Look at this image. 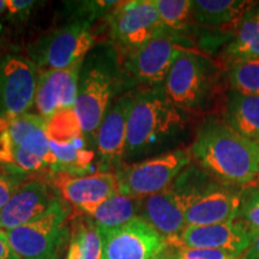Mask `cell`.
I'll use <instances>...</instances> for the list:
<instances>
[{"mask_svg": "<svg viewBox=\"0 0 259 259\" xmlns=\"http://www.w3.org/2000/svg\"><path fill=\"white\" fill-rule=\"evenodd\" d=\"M192 162L220 183L251 187L255 185L258 143L234 131L216 116H209L197 128L190 147Z\"/></svg>", "mask_w": 259, "mask_h": 259, "instance_id": "1", "label": "cell"}, {"mask_svg": "<svg viewBox=\"0 0 259 259\" xmlns=\"http://www.w3.org/2000/svg\"><path fill=\"white\" fill-rule=\"evenodd\" d=\"M127 92L132 89L115 48L111 42L97 44L83 60L74 105L84 138H93L95 144L97 130L107 111L114 100Z\"/></svg>", "mask_w": 259, "mask_h": 259, "instance_id": "2", "label": "cell"}, {"mask_svg": "<svg viewBox=\"0 0 259 259\" xmlns=\"http://www.w3.org/2000/svg\"><path fill=\"white\" fill-rule=\"evenodd\" d=\"M187 114L168 99L162 87L136 89L128 114L125 160L168 147L185 131Z\"/></svg>", "mask_w": 259, "mask_h": 259, "instance_id": "3", "label": "cell"}, {"mask_svg": "<svg viewBox=\"0 0 259 259\" xmlns=\"http://www.w3.org/2000/svg\"><path fill=\"white\" fill-rule=\"evenodd\" d=\"M215 181L192 162L167 190L138 200V218L156 229L168 245L178 246L186 228L187 210Z\"/></svg>", "mask_w": 259, "mask_h": 259, "instance_id": "4", "label": "cell"}, {"mask_svg": "<svg viewBox=\"0 0 259 259\" xmlns=\"http://www.w3.org/2000/svg\"><path fill=\"white\" fill-rule=\"evenodd\" d=\"M218 87V66L199 52L183 48L162 88L173 105L189 115L202 114L211 109Z\"/></svg>", "mask_w": 259, "mask_h": 259, "instance_id": "5", "label": "cell"}, {"mask_svg": "<svg viewBox=\"0 0 259 259\" xmlns=\"http://www.w3.org/2000/svg\"><path fill=\"white\" fill-rule=\"evenodd\" d=\"M70 213L69 204L57 196L34 221L5 232L10 245L22 259H59L70 238Z\"/></svg>", "mask_w": 259, "mask_h": 259, "instance_id": "6", "label": "cell"}, {"mask_svg": "<svg viewBox=\"0 0 259 259\" xmlns=\"http://www.w3.org/2000/svg\"><path fill=\"white\" fill-rule=\"evenodd\" d=\"M88 22L73 21L48 31L29 48V59L38 73L64 70L84 60L96 46V36Z\"/></svg>", "mask_w": 259, "mask_h": 259, "instance_id": "7", "label": "cell"}, {"mask_svg": "<svg viewBox=\"0 0 259 259\" xmlns=\"http://www.w3.org/2000/svg\"><path fill=\"white\" fill-rule=\"evenodd\" d=\"M192 163L189 149H174L138 161L116 171L118 193L144 199L167 190Z\"/></svg>", "mask_w": 259, "mask_h": 259, "instance_id": "8", "label": "cell"}, {"mask_svg": "<svg viewBox=\"0 0 259 259\" xmlns=\"http://www.w3.org/2000/svg\"><path fill=\"white\" fill-rule=\"evenodd\" d=\"M105 22L120 60L166 30L154 0L118 2Z\"/></svg>", "mask_w": 259, "mask_h": 259, "instance_id": "9", "label": "cell"}, {"mask_svg": "<svg viewBox=\"0 0 259 259\" xmlns=\"http://www.w3.org/2000/svg\"><path fill=\"white\" fill-rule=\"evenodd\" d=\"M186 48L183 37L163 30L144 46L121 59V66L132 90L163 87L179 52Z\"/></svg>", "mask_w": 259, "mask_h": 259, "instance_id": "10", "label": "cell"}, {"mask_svg": "<svg viewBox=\"0 0 259 259\" xmlns=\"http://www.w3.org/2000/svg\"><path fill=\"white\" fill-rule=\"evenodd\" d=\"M38 71L21 54H8L0 60V121L14 119L35 105Z\"/></svg>", "mask_w": 259, "mask_h": 259, "instance_id": "11", "label": "cell"}, {"mask_svg": "<svg viewBox=\"0 0 259 259\" xmlns=\"http://www.w3.org/2000/svg\"><path fill=\"white\" fill-rule=\"evenodd\" d=\"M101 235L102 259H163L169 247L166 239L141 218L101 231Z\"/></svg>", "mask_w": 259, "mask_h": 259, "instance_id": "12", "label": "cell"}, {"mask_svg": "<svg viewBox=\"0 0 259 259\" xmlns=\"http://www.w3.org/2000/svg\"><path fill=\"white\" fill-rule=\"evenodd\" d=\"M51 183L61 198L83 215H90L97 206L118 193V177L114 171L70 176L56 173Z\"/></svg>", "mask_w": 259, "mask_h": 259, "instance_id": "13", "label": "cell"}, {"mask_svg": "<svg viewBox=\"0 0 259 259\" xmlns=\"http://www.w3.org/2000/svg\"><path fill=\"white\" fill-rule=\"evenodd\" d=\"M135 90L122 94L113 102L97 130L95 145L99 167L102 171L121 169L125 160L128 114L134 103Z\"/></svg>", "mask_w": 259, "mask_h": 259, "instance_id": "14", "label": "cell"}, {"mask_svg": "<svg viewBox=\"0 0 259 259\" xmlns=\"http://www.w3.org/2000/svg\"><path fill=\"white\" fill-rule=\"evenodd\" d=\"M244 189L216 180L187 210L186 227L211 226L236 220Z\"/></svg>", "mask_w": 259, "mask_h": 259, "instance_id": "15", "label": "cell"}, {"mask_svg": "<svg viewBox=\"0 0 259 259\" xmlns=\"http://www.w3.org/2000/svg\"><path fill=\"white\" fill-rule=\"evenodd\" d=\"M46 180L28 179L0 209V229L4 232L27 225L41 216L56 198Z\"/></svg>", "mask_w": 259, "mask_h": 259, "instance_id": "16", "label": "cell"}, {"mask_svg": "<svg viewBox=\"0 0 259 259\" xmlns=\"http://www.w3.org/2000/svg\"><path fill=\"white\" fill-rule=\"evenodd\" d=\"M82 65L83 60L67 69L38 73L35 107L46 121L59 109L74 108Z\"/></svg>", "mask_w": 259, "mask_h": 259, "instance_id": "17", "label": "cell"}, {"mask_svg": "<svg viewBox=\"0 0 259 259\" xmlns=\"http://www.w3.org/2000/svg\"><path fill=\"white\" fill-rule=\"evenodd\" d=\"M255 232L240 220L211 226L186 227L179 245L196 248H215L244 255L254 239Z\"/></svg>", "mask_w": 259, "mask_h": 259, "instance_id": "18", "label": "cell"}, {"mask_svg": "<svg viewBox=\"0 0 259 259\" xmlns=\"http://www.w3.org/2000/svg\"><path fill=\"white\" fill-rule=\"evenodd\" d=\"M0 134L16 147L41 157L52 170L56 156L51 149L46 120L41 115L29 112L10 120L0 121Z\"/></svg>", "mask_w": 259, "mask_h": 259, "instance_id": "19", "label": "cell"}, {"mask_svg": "<svg viewBox=\"0 0 259 259\" xmlns=\"http://www.w3.org/2000/svg\"><path fill=\"white\" fill-rule=\"evenodd\" d=\"M222 119L238 134L259 142V96L228 89L223 99Z\"/></svg>", "mask_w": 259, "mask_h": 259, "instance_id": "20", "label": "cell"}, {"mask_svg": "<svg viewBox=\"0 0 259 259\" xmlns=\"http://www.w3.org/2000/svg\"><path fill=\"white\" fill-rule=\"evenodd\" d=\"M222 57L227 65L239 60L259 59V6H253L238 22Z\"/></svg>", "mask_w": 259, "mask_h": 259, "instance_id": "21", "label": "cell"}, {"mask_svg": "<svg viewBox=\"0 0 259 259\" xmlns=\"http://www.w3.org/2000/svg\"><path fill=\"white\" fill-rule=\"evenodd\" d=\"M252 8L246 0H194L191 16L197 24L221 27L239 22Z\"/></svg>", "mask_w": 259, "mask_h": 259, "instance_id": "22", "label": "cell"}, {"mask_svg": "<svg viewBox=\"0 0 259 259\" xmlns=\"http://www.w3.org/2000/svg\"><path fill=\"white\" fill-rule=\"evenodd\" d=\"M85 142L84 138L67 144H59L51 141V149L56 156V163L51 170L52 174L84 176L96 156L94 150L85 147Z\"/></svg>", "mask_w": 259, "mask_h": 259, "instance_id": "23", "label": "cell"}, {"mask_svg": "<svg viewBox=\"0 0 259 259\" xmlns=\"http://www.w3.org/2000/svg\"><path fill=\"white\" fill-rule=\"evenodd\" d=\"M100 231L115 229L138 218V199L116 193L88 215Z\"/></svg>", "mask_w": 259, "mask_h": 259, "instance_id": "24", "label": "cell"}, {"mask_svg": "<svg viewBox=\"0 0 259 259\" xmlns=\"http://www.w3.org/2000/svg\"><path fill=\"white\" fill-rule=\"evenodd\" d=\"M0 169L12 176L27 178L31 174L45 173L51 168L41 157L16 147L0 134Z\"/></svg>", "mask_w": 259, "mask_h": 259, "instance_id": "25", "label": "cell"}, {"mask_svg": "<svg viewBox=\"0 0 259 259\" xmlns=\"http://www.w3.org/2000/svg\"><path fill=\"white\" fill-rule=\"evenodd\" d=\"M225 77L229 90L259 96V59L239 60L227 65Z\"/></svg>", "mask_w": 259, "mask_h": 259, "instance_id": "26", "label": "cell"}, {"mask_svg": "<svg viewBox=\"0 0 259 259\" xmlns=\"http://www.w3.org/2000/svg\"><path fill=\"white\" fill-rule=\"evenodd\" d=\"M50 141L67 144L84 138L82 125L74 108H63L46 121Z\"/></svg>", "mask_w": 259, "mask_h": 259, "instance_id": "27", "label": "cell"}, {"mask_svg": "<svg viewBox=\"0 0 259 259\" xmlns=\"http://www.w3.org/2000/svg\"><path fill=\"white\" fill-rule=\"evenodd\" d=\"M160 15L162 25L166 30L179 34L189 29L192 21L191 0H154Z\"/></svg>", "mask_w": 259, "mask_h": 259, "instance_id": "28", "label": "cell"}, {"mask_svg": "<svg viewBox=\"0 0 259 259\" xmlns=\"http://www.w3.org/2000/svg\"><path fill=\"white\" fill-rule=\"evenodd\" d=\"M82 218L74 226L72 235L78 241L82 259H102V235L101 231L88 215Z\"/></svg>", "mask_w": 259, "mask_h": 259, "instance_id": "29", "label": "cell"}, {"mask_svg": "<svg viewBox=\"0 0 259 259\" xmlns=\"http://www.w3.org/2000/svg\"><path fill=\"white\" fill-rule=\"evenodd\" d=\"M67 5L71 9V19L93 24L96 19L106 17L118 2L99 0V2H74Z\"/></svg>", "mask_w": 259, "mask_h": 259, "instance_id": "30", "label": "cell"}, {"mask_svg": "<svg viewBox=\"0 0 259 259\" xmlns=\"http://www.w3.org/2000/svg\"><path fill=\"white\" fill-rule=\"evenodd\" d=\"M163 259H244L233 252L215 248H196L186 246H169Z\"/></svg>", "mask_w": 259, "mask_h": 259, "instance_id": "31", "label": "cell"}, {"mask_svg": "<svg viewBox=\"0 0 259 259\" xmlns=\"http://www.w3.org/2000/svg\"><path fill=\"white\" fill-rule=\"evenodd\" d=\"M238 220L253 232H259V189L245 187Z\"/></svg>", "mask_w": 259, "mask_h": 259, "instance_id": "32", "label": "cell"}, {"mask_svg": "<svg viewBox=\"0 0 259 259\" xmlns=\"http://www.w3.org/2000/svg\"><path fill=\"white\" fill-rule=\"evenodd\" d=\"M27 180L28 178L12 176L0 169V209L9 202L18 187Z\"/></svg>", "mask_w": 259, "mask_h": 259, "instance_id": "33", "label": "cell"}, {"mask_svg": "<svg viewBox=\"0 0 259 259\" xmlns=\"http://www.w3.org/2000/svg\"><path fill=\"white\" fill-rule=\"evenodd\" d=\"M8 10L6 17L12 21H25L37 4L34 0H6Z\"/></svg>", "mask_w": 259, "mask_h": 259, "instance_id": "34", "label": "cell"}, {"mask_svg": "<svg viewBox=\"0 0 259 259\" xmlns=\"http://www.w3.org/2000/svg\"><path fill=\"white\" fill-rule=\"evenodd\" d=\"M0 259H22L10 245L4 231H0Z\"/></svg>", "mask_w": 259, "mask_h": 259, "instance_id": "35", "label": "cell"}, {"mask_svg": "<svg viewBox=\"0 0 259 259\" xmlns=\"http://www.w3.org/2000/svg\"><path fill=\"white\" fill-rule=\"evenodd\" d=\"M244 259H259V232H255L254 239L250 247L242 255Z\"/></svg>", "mask_w": 259, "mask_h": 259, "instance_id": "36", "label": "cell"}, {"mask_svg": "<svg viewBox=\"0 0 259 259\" xmlns=\"http://www.w3.org/2000/svg\"><path fill=\"white\" fill-rule=\"evenodd\" d=\"M66 259H82V253H80L78 241H77V239L74 238L73 235H71L70 238V244H69V250H67Z\"/></svg>", "mask_w": 259, "mask_h": 259, "instance_id": "37", "label": "cell"}, {"mask_svg": "<svg viewBox=\"0 0 259 259\" xmlns=\"http://www.w3.org/2000/svg\"><path fill=\"white\" fill-rule=\"evenodd\" d=\"M6 10H8V2L6 0H0V17L6 15Z\"/></svg>", "mask_w": 259, "mask_h": 259, "instance_id": "38", "label": "cell"}, {"mask_svg": "<svg viewBox=\"0 0 259 259\" xmlns=\"http://www.w3.org/2000/svg\"><path fill=\"white\" fill-rule=\"evenodd\" d=\"M258 143V148H259V142H257ZM255 187H258L259 189V158H258V169H257V178H255Z\"/></svg>", "mask_w": 259, "mask_h": 259, "instance_id": "39", "label": "cell"}, {"mask_svg": "<svg viewBox=\"0 0 259 259\" xmlns=\"http://www.w3.org/2000/svg\"><path fill=\"white\" fill-rule=\"evenodd\" d=\"M3 32H4V25L0 23V40H2L3 37Z\"/></svg>", "mask_w": 259, "mask_h": 259, "instance_id": "40", "label": "cell"}, {"mask_svg": "<svg viewBox=\"0 0 259 259\" xmlns=\"http://www.w3.org/2000/svg\"><path fill=\"white\" fill-rule=\"evenodd\" d=\"M0 231H2V229H0Z\"/></svg>", "mask_w": 259, "mask_h": 259, "instance_id": "41", "label": "cell"}]
</instances>
